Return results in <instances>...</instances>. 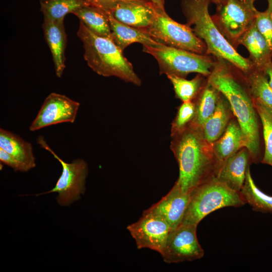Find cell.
<instances>
[{"label":"cell","mask_w":272,"mask_h":272,"mask_svg":"<svg viewBox=\"0 0 272 272\" xmlns=\"http://www.w3.org/2000/svg\"><path fill=\"white\" fill-rule=\"evenodd\" d=\"M195 115V106L193 101L183 102L177 108L175 117L171 123V135L184 130L193 121Z\"/></svg>","instance_id":"29"},{"label":"cell","mask_w":272,"mask_h":272,"mask_svg":"<svg viewBox=\"0 0 272 272\" xmlns=\"http://www.w3.org/2000/svg\"><path fill=\"white\" fill-rule=\"evenodd\" d=\"M73 14L96 35L112 39L109 20L104 10L89 5L77 10Z\"/></svg>","instance_id":"22"},{"label":"cell","mask_w":272,"mask_h":272,"mask_svg":"<svg viewBox=\"0 0 272 272\" xmlns=\"http://www.w3.org/2000/svg\"><path fill=\"white\" fill-rule=\"evenodd\" d=\"M255 23L272 52V17L268 10L266 9L263 12L257 11Z\"/></svg>","instance_id":"30"},{"label":"cell","mask_w":272,"mask_h":272,"mask_svg":"<svg viewBox=\"0 0 272 272\" xmlns=\"http://www.w3.org/2000/svg\"><path fill=\"white\" fill-rule=\"evenodd\" d=\"M0 161L3 164L11 167L15 171L24 172L20 163L1 148H0Z\"/></svg>","instance_id":"31"},{"label":"cell","mask_w":272,"mask_h":272,"mask_svg":"<svg viewBox=\"0 0 272 272\" xmlns=\"http://www.w3.org/2000/svg\"><path fill=\"white\" fill-rule=\"evenodd\" d=\"M77 35L84 49V57L89 66L103 77H116L140 86L142 81L132 64L112 39L98 36L80 21Z\"/></svg>","instance_id":"4"},{"label":"cell","mask_w":272,"mask_h":272,"mask_svg":"<svg viewBox=\"0 0 272 272\" xmlns=\"http://www.w3.org/2000/svg\"><path fill=\"white\" fill-rule=\"evenodd\" d=\"M245 76L253 102L272 110V89L264 72L254 67Z\"/></svg>","instance_id":"24"},{"label":"cell","mask_w":272,"mask_h":272,"mask_svg":"<svg viewBox=\"0 0 272 272\" xmlns=\"http://www.w3.org/2000/svg\"><path fill=\"white\" fill-rule=\"evenodd\" d=\"M208 82L229 102L244 135L252 163L261 161L258 115L245 74L229 61L214 57Z\"/></svg>","instance_id":"1"},{"label":"cell","mask_w":272,"mask_h":272,"mask_svg":"<svg viewBox=\"0 0 272 272\" xmlns=\"http://www.w3.org/2000/svg\"><path fill=\"white\" fill-rule=\"evenodd\" d=\"M156 7L148 0H127L119 2L107 11L121 23L137 28L144 29L153 21Z\"/></svg>","instance_id":"13"},{"label":"cell","mask_w":272,"mask_h":272,"mask_svg":"<svg viewBox=\"0 0 272 272\" xmlns=\"http://www.w3.org/2000/svg\"><path fill=\"white\" fill-rule=\"evenodd\" d=\"M155 40L166 45L198 54H206L207 47L186 24L173 20L165 9L156 7L155 18L147 28L142 29Z\"/></svg>","instance_id":"7"},{"label":"cell","mask_w":272,"mask_h":272,"mask_svg":"<svg viewBox=\"0 0 272 272\" xmlns=\"http://www.w3.org/2000/svg\"><path fill=\"white\" fill-rule=\"evenodd\" d=\"M144 52L157 60L160 75H175L186 78L196 73L208 77L214 65V57L169 46L164 44L156 46L143 45Z\"/></svg>","instance_id":"6"},{"label":"cell","mask_w":272,"mask_h":272,"mask_svg":"<svg viewBox=\"0 0 272 272\" xmlns=\"http://www.w3.org/2000/svg\"><path fill=\"white\" fill-rule=\"evenodd\" d=\"M221 95V92L207 80L193 101L195 106V115L192 123L201 128L214 112Z\"/></svg>","instance_id":"23"},{"label":"cell","mask_w":272,"mask_h":272,"mask_svg":"<svg viewBox=\"0 0 272 272\" xmlns=\"http://www.w3.org/2000/svg\"><path fill=\"white\" fill-rule=\"evenodd\" d=\"M239 1L250 7L255 8L254 6V3L256 0H239Z\"/></svg>","instance_id":"35"},{"label":"cell","mask_w":272,"mask_h":272,"mask_svg":"<svg viewBox=\"0 0 272 272\" xmlns=\"http://www.w3.org/2000/svg\"><path fill=\"white\" fill-rule=\"evenodd\" d=\"M233 117L229 102L221 94L214 112L200 128L205 139L212 144L223 134Z\"/></svg>","instance_id":"21"},{"label":"cell","mask_w":272,"mask_h":272,"mask_svg":"<svg viewBox=\"0 0 272 272\" xmlns=\"http://www.w3.org/2000/svg\"><path fill=\"white\" fill-rule=\"evenodd\" d=\"M197 226L181 223L171 230L160 254L165 262L191 261L203 257L204 251L196 236Z\"/></svg>","instance_id":"10"},{"label":"cell","mask_w":272,"mask_h":272,"mask_svg":"<svg viewBox=\"0 0 272 272\" xmlns=\"http://www.w3.org/2000/svg\"><path fill=\"white\" fill-rule=\"evenodd\" d=\"M263 71L265 73L268 84L272 89V61L266 65Z\"/></svg>","instance_id":"33"},{"label":"cell","mask_w":272,"mask_h":272,"mask_svg":"<svg viewBox=\"0 0 272 272\" xmlns=\"http://www.w3.org/2000/svg\"><path fill=\"white\" fill-rule=\"evenodd\" d=\"M166 76L173 86L175 97L182 102L193 101L207 81V77L199 74L190 80L175 75Z\"/></svg>","instance_id":"26"},{"label":"cell","mask_w":272,"mask_h":272,"mask_svg":"<svg viewBox=\"0 0 272 272\" xmlns=\"http://www.w3.org/2000/svg\"><path fill=\"white\" fill-rule=\"evenodd\" d=\"M262 125L264 152L261 162L272 166V110L254 102Z\"/></svg>","instance_id":"28"},{"label":"cell","mask_w":272,"mask_h":272,"mask_svg":"<svg viewBox=\"0 0 272 272\" xmlns=\"http://www.w3.org/2000/svg\"><path fill=\"white\" fill-rule=\"evenodd\" d=\"M80 105L64 95L51 93L45 99L29 130L34 131L61 123H73Z\"/></svg>","instance_id":"12"},{"label":"cell","mask_w":272,"mask_h":272,"mask_svg":"<svg viewBox=\"0 0 272 272\" xmlns=\"http://www.w3.org/2000/svg\"><path fill=\"white\" fill-rule=\"evenodd\" d=\"M171 138L170 149L179 167L175 184L183 192L191 194L214 177L217 170L218 163L212 144L205 139L201 129L192 123Z\"/></svg>","instance_id":"2"},{"label":"cell","mask_w":272,"mask_h":272,"mask_svg":"<svg viewBox=\"0 0 272 272\" xmlns=\"http://www.w3.org/2000/svg\"><path fill=\"white\" fill-rule=\"evenodd\" d=\"M40 4L44 19L52 21L63 20L67 14L90 5L85 0H40Z\"/></svg>","instance_id":"27"},{"label":"cell","mask_w":272,"mask_h":272,"mask_svg":"<svg viewBox=\"0 0 272 272\" xmlns=\"http://www.w3.org/2000/svg\"><path fill=\"white\" fill-rule=\"evenodd\" d=\"M0 148L19 162L24 172L36 166L31 144L16 134L2 128H0Z\"/></svg>","instance_id":"19"},{"label":"cell","mask_w":272,"mask_h":272,"mask_svg":"<svg viewBox=\"0 0 272 272\" xmlns=\"http://www.w3.org/2000/svg\"><path fill=\"white\" fill-rule=\"evenodd\" d=\"M90 5L105 11H109L119 2L127 0H85Z\"/></svg>","instance_id":"32"},{"label":"cell","mask_w":272,"mask_h":272,"mask_svg":"<svg viewBox=\"0 0 272 272\" xmlns=\"http://www.w3.org/2000/svg\"><path fill=\"white\" fill-rule=\"evenodd\" d=\"M216 6L212 19L224 37L237 49L239 40L254 23L257 10L239 0H226Z\"/></svg>","instance_id":"9"},{"label":"cell","mask_w":272,"mask_h":272,"mask_svg":"<svg viewBox=\"0 0 272 272\" xmlns=\"http://www.w3.org/2000/svg\"><path fill=\"white\" fill-rule=\"evenodd\" d=\"M240 192L246 202L254 211L272 213V196L261 191L252 178L250 168H248L245 180Z\"/></svg>","instance_id":"25"},{"label":"cell","mask_w":272,"mask_h":272,"mask_svg":"<svg viewBox=\"0 0 272 272\" xmlns=\"http://www.w3.org/2000/svg\"><path fill=\"white\" fill-rule=\"evenodd\" d=\"M156 6L164 9V0H148Z\"/></svg>","instance_id":"34"},{"label":"cell","mask_w":272,"mask_h":272,"mask_svg":"<svg viewBox=\"0 0 272 272\" xmlns=\"http://www.w3.org/2000/svg\"><path fill=\"white\" fill-rule=\"evenodd\" d=\"M212 146L218 167L241 149L246 147L244 134L235 117L230 120L223 134Z\"/></svg>","instance_id":"17"},{"label":"cell","mask_w":272,"mask_h":272,"mask_svg":"<svg viewBox=\"0 0 272 272\" xmlns=\"http://www.w3.org/2000/svg\"><path fill=\"white\" fill-rule=\"evenodd\" d=\"M211 0H182V10L186 24L207 47L206 54L224 59L242 71L248 73L254 66L249 58L240 55L224 37L209 12Z\"/></svg>","instance_id":"3"},{"label":"cell","mask_w":272,"mask_h":272,"mask_svg":"<svg viewBox=\"0 0 272 272\" xmlns=\"http://www.w3.org/2000/svg\"><path fill=\"white\" fill-rule=\"evenodd\" d=\"M41 148L50 152L62 166V172L55 186L47 192L37 194L38 196L52 192L58 193L57 202L61 206H69L78 200L85 191L86 179L88 168L87 162L82 159H77L67 163L59 158L48 145L44 138L40 135L37 139Z\"/></svg>","instance_id":"8"},{"label":"cell","mask_w":272,"mask_h":272,"mask_svg":"<svg viewBox=\"0 0 272 272\" xmlns=\"http://www.w3.org/2000/svg\"><path fill=\"white\" fill-rule=\"evenodd\" d=\"M216 6L221 5L225 2L226 0H211Z\"/></svg>","instance_id":"37"},{"label":"cell","mask_w":272,"mask_h":272,"mask_svg":"<svg viewBox=\"0 0 272 272\" xmlns=\"http://www.w3.org/2000/svg\"><path fill=\"white\" fill-rule=\"evenodd\" d=\"M190 194L183 192L174 184L165 196L145 211L161 217L171 229H174L183 220L190 201Z\"/></svg>","instance_id":"14"},{"label":"cell","mask_w":272,"mask_h":272,"mask_svg":"<svg viewBox=\"0 0 272 272\" xmlns=\"http://www.w3.org/2000/svg\"><path fill=\"white\" fill-rule=\"evenodd\" d=\"M245 203L240 192L231 189L213 177L191 192L181 223L197 226L215 211L228 207H239Z\"/></svg>","instance_id":"5"},{"label":"cell","mask_w":272,"mask_h":272,"mask_svg":"<svg viewBox=\"0 0 272 272\" xmlns=\"http://www.w3.org/2000/svg\"><path fill=\"white\" fill-rule=\"evenodd\" d=\"M105 11L109 20L111 38L122 51L130 44L134 43L150 46H156L162 44L153 39L143 29L121 23L116 20L108 11Z\"/></svg>","instance_id":"18"},{"label":"cell","mask_w":272,"mask_h":272,"mask_svg":"<svg viewBox=\"0 0 272 272\" xmlns=\"http://www.w3.org/2000/svg\"><path fill=\"white\" fill-rule=\"evenodd\" d=\"M239 45L244 46L249 53V59L254 68L263 71L271 61L272 52L268 45L255 25L251 27L241 37Z\"/></svg>","instance_id":"20"},{"label":"cell","mask_w":272,"mask_h":272,"mask_svg":"<svg viewBox=\"0 0 272 272\" xmlns=\"http://www.w3.org/2000/svg\"><path fill=\"white\" fill-rule=\"evenodd\" d=\"M268 2V8L267 10L269 12L271 17H272V0H267Z\"/></svg>","instance_id":"36"},{"label":"cell","mask_w":272,"mask_h":272,"mask_svg":"<svg viewBox=\"0 0 272 272\" xmlns=\"http://www.w3.org/2000/svg\"><path fill=\"white\" fill-rule=\"evenodd\" d=\"M171 229L161 217L146 211L138 221L127 227L138 249L149 248L160 254Z\"/></svg>","instance_id":"11"},{"label":"cell","mask_w":272,"mask_h":272,"mask_svg":"<svg viewBox=\"0 0 272 272\" xmlns=\"http://www.w3.org/2000/svg\"><path fill=\"white\" fill-rule=\"evenodd\" d=\"M42 28L52 54L55 75L60 78L65 67V50L67 42L63 20L44 19Z\"/></svg>","instance_id":"16"},{"label":"cell","mask_w":272,"mask_h":272,"mask_svg":"<svg viewBox=\"0 0 272 272\" xmlns=\"http://www.w3.org/2000/svg\"><path fill=\"white\" fill-rule=\"evenodd\" d=\"M251 163L249 151L243 147L220 165L213 177L231 189L240 192Z\"/></svg>","instance_id":"15"}]
</instances>
